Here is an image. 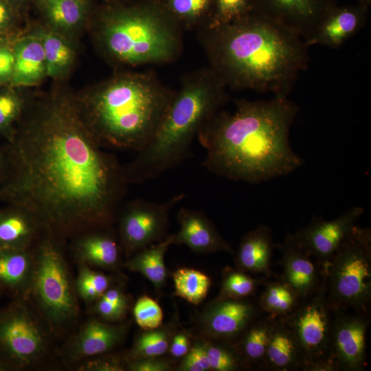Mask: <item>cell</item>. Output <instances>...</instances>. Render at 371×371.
Returning a JSON list of instances; mask_svg holds the SVG:
<instances>
[{
	"label": "cell",
	"instance_id": "cell-21",
	"mask_svg": "<svg viewBox=\"0 0 371 371\" xmlns=\"http://www.w3.org/2000/svg\"><path fill=\"white\" fill-rule=\"evenodd\" d=\"M105 229L83 233L75 240L73 251L79 265L115 270L121 261V247Z\"/></svg>",
	"mask_w": 371,
	"mask_h": 371
},
{
	"label": "cell",
	"instance_id": "cell-23",
	"mask_svg": "<svg viewBox=\"0 0 371 371\" xmlns=\"http://www.w3.org/2000/svg\"><path fill=\"white\" fill-rule=\"evenodd\" d=\"M303 357L293 333L282 319L272 318L265 371H302Z\"/></svg>",
	"mask_w": 371,
	"mask_h": 371
},
{
	"label": "cell",
	"instance_id": "cell-9",
	"mask_svg": "<svg viewBox=\"0 0 371 371\" xmlns=\"http://www.w3.org/2000/svg\"><path fill=\"white\" fill-rule=\"evenodd\" d=\"M49 333L27 297L14 299L0 309V359L14 370L40 366L49 354Z\"/></svg>",
	"mask_w": 371,
	"mask_h": 371
},
{
	"label": "cell",
	"instance_id": "cell-42",
	"mask_svg": "<svg viewBox=\"0 0 371 371\" xmlns=\"http://www.w3.org/2000/svg\"><path fill=\"white\" fill-rule=\"evenodd\" d=\"M172 368V362L162 356L128 361L126 370L129 371H168Z\"/></svg>",
	"mask_w": 371,
	"mask_h": 371
},
{
	"label": "cell",
	"instance_id": "cell-16",
	"mask_svg": "<svg viewBox=\"0 0 371 371\" xmlns=\"http://www.w3.org/2000/svg\"><path fill=\"white\" fill-rule=\"evenodd\" d=\"M275 247L282 253L279 279L291 286L301 300L315 294L326 282L325 267L312 257L293 234Z\"/></svg>",
	"mask_w": 371,
	"mask_h": 371
},
{
	"label": "cell",
	"instance_id": "cell-6",
	"mask_svg": "<svg viewBox=\"0 0 371 371\" xmlns=\"http://www.w3.org/2000/svg\"><path fill=\"white\" fill-rule=\"evenodd\" d=\"M182 31L165 10L146 5L111 12L104 18L102 37L109 54L121 63L163 65L179 57Z\"/></svg>",
	"mask_w": 371,
	"mask_h": 371
},
{
	"label": "cell",
	"instance_id": "cell-30",
	"mask_svg": "<svg viewBox=\"0 0 371 371\" xmlns=\"http://www.w3.org/2000/svg\"><path fill=\"white\" fill-rule=\"evenodd\" d=\"M174 295L198 305L206 297L211 280L205 273L192 268H180L172 274Z\"/></svg>",
	"mask_w": 371,
	"mask_h": 371
},
{
	"label": "cell",
	"instance_id": "cell-25",
	"mask_svg": "<svg viewBox=\"0 0 371 371\" xmlns=\"http://www.w3.org/2000/svg\"><path fill=\"white\" fill-rule=\"evenodd\" d=\"M272 318L262 313L232 342L247 370H264Z\"/></svg>",
	"mask_w": 371,
	"mask_h": 371
},
{
	"label": "cell",
	"instance_id": "cell-29",
	"mask_svg": "<svg viewBox=\"0 0 371 371\" xmlns=\"http://www.w3.org/2000/svg\"><path fill=\"white\" fill-rule=\"evenodd\" d=\"M175 333V326L171 324H162L157 328L144 330L124 355L126 361L163 356L168 351Z\"/></svg>",
	"mask_w": 371,
	"mask_h": 371
},
{
	"label": "cell",
	"instance_id": "cell-19",
	"mask_svg": "<svg viewBox=\"0 0 371 371\" xmlns=\"http://www.w3.org/2000/svg\"><path fill=\"white\" fill-rule=\"evenodd\" d=\"M177 219L179 229L174 234L173 245H186L197 254L232 252L230 244L202 212L181 207L177 212Z\"/></svg>",
	"mask_w": 371,
	"mask_h": 371
},
{
	"label": "cell",
	"instance_id": "cell-45",
	"mask_svg": "<svg viewBox=\"0 0 371 371\" xmlns=\"http://www.w3.org/2000/svg\"><path fill=\"white\" fill-rule=\"evenodd\" d=\"M14 63V53L0 46V81L12 78Z\"/></svg>",
	"mask_w": 371,
	"mask_h": 371
},
{
	"label": "cell",
	"instance_id": "cell-40",
	"mask_svg": "<svg viewBox=\"0 0 371 371\" xmlns=\"http://www.w3.org/2000/svg\"><path fill=\"white\" fill-rule=\"evenodd\" d=\"M124 356L109 353L88 359L76 366L80 371H123L126 370Z\"/></svg>",
	"mask_w": 371,
	"mask_h": 371
},
{
	"label": "cell",
	"instance_id": "cell-4",
	"mask_svg": "<svg viewBox=\"0 0 371 371\" xmlns=\"http://www.w3.org/2000/svg\"><path fill=\"white\" fill-rule=\"evenodd\" d=\"M174 93L153 72L117 78L89 101L85 124L101 148L138 152L155 135Z\"/></svg>",
	"mask_w": 371,
	"mask_h": 371
},
{
	"label": "cell",
	"instance_id": "cell-8",
	"mask_svg": "<svg viewBox=\"0 0 371 371\" xmlns=\"http://www.w3.org/2000/svg\"><path fill=\"white\" fill-rule=\"evenodd\" d=\"M326 295L333 310L370 314L371 230L356 225L325 265Z\"/></svg>",
	"mask_w": 371,
	"mask_h": 371
},
{
	"label": "cell",
	"instance_id": "cell-50",
	"mask_svg": "<svg viewBox=\"0 0 371 371\" xmlns=\"http://www.w3.org/2000/svg\"><path fill=\"white\" fill-rule=\"evenodd\" d=\"M42 1H43V2L45 3V2H47V1H52V0H42Z\"/></svg>",
	"mask_w": 371,
	"mask_h": 371
},
{
	"label": "cell",
	"instance_id": "cell-38",
	"mask_svg": "<svg viewBox=\"0 0 371 371\" xmlns=\"http://www.w3.org/2000/svg\"><path fill=\"white\" fill-rule=\"evenodd\" d=\"M133 313L137 324L144 330L155 329L162 325L163 311L158 302L147 295L137 299Z\"/></svg>",
	"mask_w": 371,
	"mask_h": 371
},
{
	"label": "cell",
	"instance_id": "cell-24",
	"mask_svg": "<svg viewBox=\"0 0 371 371\" xmlns=\"http://www.w3.org/2000/svg\"><path fill=\"white\" fill-rule=\"evenodd\" d=\"M42 232L36 219L12 204L0 209V249H32Z\"/></svg>",
	"mask_w": 371,
	"mask_h": 371
},
{
	"label": "cell",
	"instance_id": "cell-49",
	"mask_svg": "<svg viewBox=\"0 0 371 371\" xmlns=\"http://www.w3.org/2000/svg\"><path fill=\"white\" fill-rule=\"evenodd\" d=\"M357 1H358L359 4L369 9L371 4V0H357Z\"/></svg>",
	"mask_w": 371,
	"mask_h": 371
},
{
	"label": "cell",
	"instance_id": "cell-28",
	"mask_svg": "<svg viewBox=\"0 0 371 371\" xmlns=\"http://www.w3.org/2000/svg\"><path fill=\"white\" fill-rule=\"evenodd\" d=\"M262 286V291L257 297L258 304L262 313L271 318L287 317L301 302L295 291L280 279H267Z\"/></svg>",
	"mask_w": 371,
	"mask_h": 371
},
{
	"label": "cell",
	"instance_id": "cell-34",
	"mask_svg": "<svg viewBox=\"0 0 371 371\" xmlns=\"http://www.w3.org/2000/svg\"><path fill=\"white\" fill-rule=\"evenodd\" d=\"M173 19L183 27H193L199 24L213 5V0H168Z\"/></svg>",
	"mask_w": 371,
	"mask_h": 371
},
{
	"label": "cell",
	"instance_id": "cell-48",
	"mask_svg": "<svg viewBox=\"0 0 371 371\" xmlns=\"http://www.w3.org/2000/svg\"><path fill=\"white\" fill-rule=\"evenodd\" d=\"M14 370L12 366L5 361L0 359V371H12Z\"/></svg>",
	"mask_w": 371,
	"mask_h": 371
},
{
	"label": "cell",
	"instance_id": "cell-15",
	"mask_svg": "<svg viewBox=\"0 0 371 371\" xmlns=\"http://www.w3.org/2000/svg\"><path fill=\"white\" fill-rule=\"evenodd\" d=\"M334 0H253V13L297 34L307 43L324 13Z\"/></svg>",
	"mask_w": 371,
	"mask_h": 371
},
{
	"label": "cell",
	"instance_id": "cell-7",
	"mask_svg": "<svg viewBox=\"0 0 371 371\" xmlns=\"http://www.w3.org/2000/svg\"><path fill=\"white\" fill-rule=\"evenodd\" d=\"M32 250L34 273L27 298L52 333H63L76 321L79 305L60 240L42 232Z\"/></svg>",
	"mask_w": 371,
	"mask_h": 371
},
{
	"label": "cell",
	"instance_id": "cell-35",
	"mask_svg": "<svg viewBox=\"0 0 371 371\" xmlns=\"http://www.w3.org/2000/svg\"><path fill=\"white\" fill-rule=\"evenodd\" d=\"M45 4L51 21L61 27H71L78 24L86 10L85 0H52Z\"/></svg>",
	"mask_w": 371,
	"mask_h": 371
},
{
	"label": "cell",
	"instance_id": "cell-18",
	"mask_svg": "<svg viewBox=\"0 0 371 371\" xmlns=\"http://www.w3.org/2000/svg\"><path fill=\"white\" fill-rule=\"evenodd\" d=\"M368 14V9L359 3L345 6L334 3L321 17L307 45L339 47L363 26Z\"/></svg>",
	"mask_w": 371,
	"mask_h": 371
},
{
	"label": "cell",
	"instance_id": "cell-33",
	"mask_svg": "<svg viewBox=\"0 0 371 371\" xmlns=\"http://www.w3.org/2000/svg\"><path fill=\"white\" fill-rule=\"evenodd\" d=\"M114 279L87 265H80L75 288L78 296L87 302H95L113 285Z\"/></svg>",
	"mask_w": 371,
	"mask_h": 371
},
{
	"label": "cell",
	"instance_id": "cell-46",
	"mask_svg": "<svg viewBox=\"0 0 371 371\" xmlns=\"http://www.w3.org/2000/svg\"><path fill=\"white\" fill-rule=\"evenodd\" d=\"M10 6L5 0H0V28L10 21Z\"/></svg>",
	"mask_w": 371,
	"mask_h": 371
},
{
	"label": "cell",
	"instance_id": "cell-39",
	"mask_svg": "<svg viewBox=\"0 0 371 371\" xmlns=\"http://www.w3.org/2000/svg\"><path fill=\"white\" fill-rule=\"evenodd\" d=\"M22 101L14 93L10 91L0 93V133L9 140L13 133L12 124L21 115Z\"/></svg>",
	"mask_w": 371,
	"mask_h": 371
},
{
	"label": "cell",
	"instance_id": "cell-11",
	"mask_svg": "<svg viewBox=\"0 0 371 371\" xmlns=\"http://www.w3.org/2000/svg\"><path fill=\"white\" fill-rule=\"evenodd\" d=\"M184 197L181 193L161 203L135 199L125 205L119 221V243L128 258L168 236L170 212Z\"/></svg>",
	"mask_w": 371,
	"mask_h": 371
},
{
	"label": "cell",
	"instance_id": "cell-36",
	"mask_svg": "<svg viewBox=\"0 0 371 371\" xmlns=\"http://www.w3.org/2000/svg\"><path fill=\"white\" fill-rule=\"evenodd\" d=\"M44 49L46 74L50 76L59 74L72 58V52L67 44L58 36L48 33L41 41Z\"/></svg>",
	"mask_w": 371,
	"mask_h": 371
},
{
	"label": "cell",
	"instance_id": "cell-26",
	"mask_svg": "<svg viewBox=\"0 0 371 371\" xmlns=\"http://www.w3.org/2000/svg\"><path fill=\"white\" fill-rule=\"evenodd\" d=\"M174 234L136 252L124 262L129 271L141 273L154 286L157 293L166 284L168 269L164 258L169 247L173 245Z\"/></svg>",
	"mask_w": 371,
	"mask_h": 371
},
{
	"label": "cell",
	"instance_id": "cell-47",
	"mask_svg": "<svg viewBox=\"0 0 371 371\" xmlns=\"http://www.w3.org/2000/svg\"><path fill=\"white\" fill-rule=\"evenodd\" d=\"M7 167V155L4 146H0V181L3 179Z\"/></svg>",
	"mask_w": 371,
	"mask_h": 371
},
{
	"label": "cell",
	"instance_id": "cell-32",
	"mask_svg": "<svg viewBox=\"0 0 371 371\" xmlns=\"http://www.w3.org/2000/svg\"><path fill=\"white\" fill-rule=\"evenodd\" d=\"M203 341L211 370H247L236 348L231 342L208 338Z\"/></svg>",
	"mask_w": 371,
	"mask_h": 371
},
{
	"label": "cell",
	"instance_id": "cell-27",
	"mask_svg": "<svg viewBox=\"0 0 371 371\" xmlns=\"http://www.w3.org/2000/svg\"><path fill=\"white\" fill-rule=\"evenodd\" d=\"M14 63L12 76L15 85L35 84L46 71L44 49L41 41L27 38L19 41L14 51Z\"/></svg>",
	"mask_w": 371,
	"mask_h": 371
},
{
	"label": "cell",
	"instance_id": "cell-5",
	"mask_svg": "<svg viewBox=\"0 0 371 371\" xmlns=\"http://www.w3.org/2000/svg\"><path fill=\"white\" fill-rule=\"evenodd\" d=\"M225 87L210 67L187 75L155 135L125 168L128 182L143 183L183 162L200 129L223 104Z\"/></svg>",
	"mask_w": 371,
	"mask_h": 371
},
{
	"label": "cell",
	"instance_id": "cell-43",
	"mask_svg": "<svg viewBox=\"0 0 371 371\" xmlns=\"http://www.w3.org/2000/svg\"><path fill=\"white\" fill-rule=\"evenodd\" d=\"M93 310L94 313L102 320L111 322L122 319L128 313L111 304L102 297H100L94 302Z\"/></svg>",
	"mask_w": 371,
	"mask_h": 371
},
{
	"label": "cell",
	"instance_id": "cell-52",
	"mask_svg": "<svg viewBox=\"0 0 371 371\" xmlns=\"http://www.w3.org/2000/svg\"><path fill=\"white\" fill-rule=\"evenodd\" d=\"M1 293V292H0Z\"/></svg>",
	"mask_w": 371,
	"mask_h": 371
},
{
	"label": "cell",
	"instance_id": "cell-51",
	"mask_svg": "<svg viewBox=\"0 0 371 371\" xmlns=\"http://www.w3.org/2000/svg\"><path fill=\"white\" fill-rule=\"evenodd\" d=\"M12 1H20V0H12Z\"/></svg>",
	"mask_w": 371,
	"mask_h": 371
},
{
	"label": "cell",
	"instance_id": "cell-44",
	"mask_svg": "<svg viewBox=\"0 0 371 371\" xmlns=\"http://www.w3.org/2000/svg\"><path fill=\"white\" fill-rule=\"evenodd\" d=\"M192 346L189 336L184 332L175 333L169 347V352L173 357H183Z\"/></svg>",
	"mask_w": 371,
	"mask_h": 371
},
{
	"label": "cell",
	"instance_id": "cell-3",
	"mask_svg": "<svg viewBox=\"0 0 371 371\" xmlns=\"http://www.w3.org/2000/svg\"><path fill=\"white\" fill-rule=\"evenodd\" d=\"M198 30L210 68L233 89L286 95L308 67V45L304 39L258 14Z\"/></svg>",
	"mask_w": 371,
	"mask_h": 371
},
{
	"label": "cell",
	"instance_id": "cell-10",
	"mask_svg": "<svg viewBox=\"0 0 371 371\" xmlns=\"http://www.w3.org/2000/svg\"><path fill=\"white\" fill-rule=\"evenodd\" d=\"M333 313L325 282L315 294L301 300L296 309L283 319L300 349L304 360L302 371H339L330 358Z\"/></svg>",
	"mask_w": 371,
	"mask_h": 371
},
{
	"label": "cell",
	"instance_id": "cell-17",
	"mask_svg": "<svg viewBox=\"0 0 371 371\" xmlns=\"http://www.w3.org/2000/svg\"><path fill=\"white\" fill-rule=\"evenodd\" d=\"M128 331L125 324H112L91 319L83 324L67 343L64 357L71 365L109 353L124 339Z\"/></svg>",
	"mask_w": 371,
	"mask_h": 371
},
{
	"label": "cell",
	"instance_id": "cell-22",
	"mask_svg": "<svg viewBox=\"0 0 371 371\" xmlns=\"http://www.w3.org/2000/svg\"><path fill=\"white\" fill-rule=\"evenodd\" d=\"M34 273L32 249H0V292L28 297Z\"/></svg>",
	"mask_w": 371,
	"mask_h": 371
},
{
	"label": "cell",
	"instance_id": "cell-20",
	"mask_svg": "<svg viewBox=\"0 0 371 371\" xmlns=\"http://www.w3.org/2000/svg\"><path fill=\"white\" fill-rule=\"evenodd\" d=\"M274 247L270 227L258 226L241 239L235 258L236 269L269 278L273 276L271 265Z\"/></svg>",
	"mask_w": 371,
	"mask_h": 371
},
{
	"label": "cell",
	"instance_id": "cell-37",
	"mask_svg": "<svg viewBox=\"0 0 371 371\" xmlns=\"http://www.w3.org/2000/svg\"><path fill=\"white\" fill-rule=\"evenodd\" d=\"M253 0H213L212 17L205 27L233 23L253 13Z\"/></svg>",
	"mask_w": 371,
	"mask_h": 371
},
{
	"label": "cell",
	"instance_id": "cell-41",
	"mask_svg": "<svg viewBox=\"0 0 371 371\" xmlns=\"http://www.w3.org/2000/svg\"><path fill=\"white\" fill-rule=\"evenodd\" d=\"M180 371H210L204 341L194 343L189 352L183 357L177 368Z\"/></svg>",
	"mask_w": 371,
	"mask_h": 371
},
{
	"label": "cell",
	"instance_id": "cell-14",
	"mask_svg": "<svg viewBox=\"0 0 371 371\" xmlns=\"http://www.w3.org/2000/svg\"><path fill=\"white\" fill-rule=\"evenodd\" d=\"M363 212L362 207L355 206L332 221L315 217L293 234L302 247L325 267Z\"/></svg>",
	"mask_w": 371,
	"mask_h": 371
},
{
	"label": "cell",
	"instance_id": "cell-12",
	"mask_svg": "<svg viewBox=\"0 0 371 371\" xmlns=\"http://www.w3.org/2000/svg\"><path fill=\"white\" fill-rule=\"evenodd\" d=\"M370 314L334 310L330 358L339 371H362L366 366V341Z\"/></svg>",
	"mask_w": 371,
	"mask_h": 371
},
{
	"label": "cell",
	"instance_id": "cell-1",
	"mask_svg": "<svg viewBox=\"0 0 371 371\" xmlns=\"http://www.w3.org/2000/svg\"><path fill=\"white\" fill-rule=\"evenodd\" d=\"M0 201L27 210L59 240L108 229L126 194L125 168L102 150L75 106L45 105L4 146Z\"/></svg>",
	"mask_w": 371,
	"mask_h": 371
},
{
	"label": "cell",
	"instance_id": "cell-2",
	"mask_svg": "<svg viewBox=\"0 0 371 371\" xmlns=\"http://www.w3.org/2000/svg\"><path fill=\"white\" fill-rule=\"evenodd\" d=\"M298 106L276 94L269 100H237L234 111H218L198 133L206 150L202 165L218 176L260 183L304 164L291 148L289 131Z\"/></svg>",
	"mask_w": 371,
	"mask_h": 371
},
{
	"label": "cell",
	"instance_id": "cell-31",
	"mask_svg": "<svg viewBox=\"0 0 371 371\" xmlns=\"http://www.w3.org/2000/svg\"><path fill=\"white\" fill-rule=\"evenodd\" d=\"M269 278H254L251 275L230 267L223 271L220 293L216 299H243L255 295L258 288Z\"/></svg>",
	"mask_w": 371,
	"mask_h": 371
},
{
	"label": "cell",
	"instance_id": "cell-13",
	"mask_svg": "<svg viewBox=\"0 0 371 371\" xmlns=\"http://www.w3.org/2000/svg\"><path fill=\"white\" fill-rule=\"evenodd\" d=\"M262 314L255 295L216 299L203 311L201 324L206 338L232 342Z\"/></svg>",
	"mask_w": 371,
	"mask_h": 371
}]
</instances>
